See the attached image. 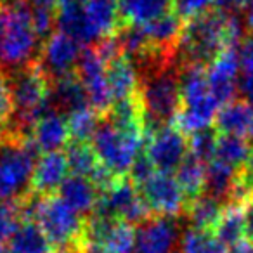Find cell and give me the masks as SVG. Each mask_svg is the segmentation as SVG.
<instances>
[{"label":"cell","mask_w":253,"mask_h":253,"mask_svg":"<svg viewBox=\"0 0 253 253\" xmlns=\"http://www.w3.org/2000/svg\"><path fill=\"white\" fill-rule=\"evenodd\" d=\"M224 208L225 203L218 201L217 198L210 196V194L203 193L196 200L187 203L186 213L191 220V227L200 229V231L213 232V229L217 227L218 220H220L222 213H224Z\"/></svg>","instance_id":"25"},{"label":"cell","mask_w":253,"mask_h":253,"mask_svg":"<svg viewBox=\"0 0 253 253\" xmlns=\"http://www.w3.org/2000/svg\"><path fill=\"white\" fill-rule=\"evenodd\" d=\"M180 111L173 125L189 137L194 132L211 126L220 104L211 94L208 84L207 68L203 66H180Z\"/></svg>","instance_id":"4"},{"label":"cell","mask_w":253,"mask_h":253,"mask_svg":"<svg viewBox=\"0 0 253 253\" xmlns=\"http://www.w3.org/2000/svg\"><path fill=\"white\" fill-rule=\"evenodd\" d=\"M217 239L231 250L238 243L245 241V215H243V205H225L224 213L218 220L217 227L213 229Z\"/></svg>","instance_id":"28"},{"label":"cell","mask_w":253,"mask_h":253,"mask_svg":"<svg viewBox=\"0 0 253 253\" xmlns=\"http://www.w3.org/2000/svg\"><path fill=\"white\" fill-rule=\"evenodd\" d=\"M239 56L236 49H227L208 64L207 77L211 94L222 106L234 101L239 80Z\"/></svg>","instance_id":"15"},{"label":"cell","mask_w":253,"mask_h":253,"mask_svg":"<svg viewBox=\"0 0 253 253\" xmlns=\"http://www.w3.org/2000/svg\"><path fill=\"white\" fill-rule=\"evenodd\" d=\"M239 179H241V182L245 184L250 191H253V146H252V153H250L248 162H246V165L243 167V170L239 172Z\"/></svg>","instance_id":"39"},{"label":"cell","mask_w":253,"mask_h":253,"mask_svg":"<svg viewBox=\"0 0 253 253\" xmlns=\"http://www.w3.org/2000/svg\"><path fill=\"white\" fill-rule=\"evenodd\" d=\"M50 104L64 116L82 108H87V92L77 73L68 75L50 84Z\"/></svg>","instance_id":"22"},{"label":"cell","mask_w":253,"mask_h":253,"mask_svg":"<svg viewBox=\"0 0 253 253\" xmlns=\"http://www.w3.org/2000/svg\"><path fill=\"white\" fill-rule=\"evenodd\" d=\"M11 253H54V246L45 238L43 231L37 222L21 220L18 222L11 239Z\"/></svg>","instance_id":"24"},{"label":"cell","mask_w":253,"mask_h":253,"mask_svg":"<svg viewBox=\"0 0 253 253\" xmlns=\"http://www.w3.org/2000/svg\"><path fill=\"white\" fill-rule=\"evenodd\" d=\"M179 225L175 218L151 215L135 225L134 253H175Z\"/></svg>","instance_id":"14"},{"label":"cell","mask_w":253,"mask_h":253,"mask_svg":"<svg viewBox=\"0 0 253 253\" xmlns=\"http://www.w3.org/2000/svg\"><path fill=\"white\" fill-rule=\"evenodd\" d=\"M68 175H70V169L63 151L43 153L39 156L33 169L32 191L39 196L57 194L61 184L68 179Z\"/></svg>","instance_id":"17"},{"label":"cell","mask_w":253,"mask_h":253,"mask_svg":"<svg viewBox=\"0 0 253 253\" xmlns=\"http://www.w3.org/2000/svg\"><path fill=\"white\" fill-rule=\"evenodd\" d=\"M40 37L23 0L0 4V71L11 75L37 63Z\"/></svg>","instance_id":"2"},{"label":"cell","mask_w":253,"mask_h":253,"mask_svg":"<svg viewBox=\"0 0 253 253\" xmlns=\"http://www.w3.org/2000/svg\"><path fill=\"white\" fill-rule=\"evenodd\" d=\"M137 189L151 215L175 218L186 211L187 200L177 179L170 173L155 172L139 184Z\"/></svg>","instance_id":"11"},{"label":"cell","mask_w":253,"mask_h":253,"mask_svg":"<svg viewBox=\"0 0 253 253\" xmlns=\"http://www.w3.org/2000/svg\"><path fill=\"white\" fill-rule=\"evenodd\" d=\"M229 253H253V245L245 239V241H241L236 246H232V248L229 250Z\"/></svg>","instance_id":"40"},{"label":"cell","mask_w":253,"mask_h":253,"mask_svg":"<svg viewBox=\"0 0 253 253\" xmlns=\"http://www.w3.org/2000/svg\"><path fill=\"white\" fill-rule=\"evenodd\" d=\"M39 156L30 137L0 135V201L18 203L32 193L33 169Z\"/></svg>","instance_id":"5"},{"label":"cell","mask_w":253,"mask_h":253,"mask_svg":"<svg viewBox=\"0 0 253 253\" xmlns=\"http://www.w3.org/2000/svg\"><path fill=\"white\" fill-rule=\"evenodd\" d=\"M252 153V146L246 139L236 137V135H220L218 134L217 149H215L213 160L222 165H227L231 169L241 172L246 165Z\"/></svg>","instance_id":"29"},{"label":"cell","mask_w":253,"mask_h":253,"mask_svg":"<svg viewBox=\"0 0 253 253\" xmlns=\"http://www.w3.org/2000/svg\"><path fill=\"white\" fill-rule=\"evenodd\" d=\"M218 132L211 126L203 128V130L194 132L189 137V155H193L201 163L208 165L213 160L215 149H217Z\"/></svg>","instance_id":"33"},{"label":"cell","mask_w":253,"mask_h":253,"mask_svg":"<svg viewBox=\"0 0 253 253\" xmlns=\"http://www.w3.org/2000/svg\"><path fill=\"white\" fill-rule=\"evenodd\" d=\"M85 243L109 253H134L135 227L118 218L92 215L85 225Z\"/></svg>","instance_id":"13"},{"label":"cell","mask_w":253,"mask_h":253,"mask_svg":"<svg viewBox=\"0 0 253 253\" xmlns=\"http://www.w3.org/2000/svg\"><path fill=\"white\" fill-rule=\"evenodd\" d=\"M57 196L78 215L88 218L95 210L99 189L88 179L78 175H68V179L61 184Z\"/></svg>","instance_id":"21"},{"label":"cell","mask_w":253,"mask_h":253,"mask_svg":"<svg viewBox=\"0 0 253 253\" xmlns=\"http://www.w3.org/2000/svg\"><path fill=\"white\" fill-rule=\"evenodd\" d=\"M84 14L97 43L115 37L123 26L120 0H87L84 4Z\"/></svg>","instance_id":"18"},{"label":"cell","mask_w":253,"mask_h":253,"mask_svg":"<svg viewBox=\"0 0 253 253\" xmlns=\"http://www.w3.org/2000/svg\"><path fill=\"white\" fill-rule=\"evenodd\" d=\"M173 177L179 182L180 189H182L184 196H186L187 203L196 200L198 196L205 193V186H207V165L196 160L193 155H187L184 163L179 167Z\"/></svg>","instance_id":"27"},{"label":"cell","mask_w":253,"mask_h":253,"mask_svg":"<svg viewBox=\"0 0 253 253\" xmlns=\"http://www.w3.org/2000/svg\"><path fill=\"white\" fill-rule=\"evenodd\" d=\"M40 225L54 250H84L87 218L71 210L57 194L42 196L35 213Z\"/></svg>","instance_id":"6"},{"label":"cell","mask_w":253,"mask_h":253,"mask_svg":"<svg viewBox=\"0 0 253 253\" xmlns=\"http://www.w3.org/2000/svg\"><path fill=\"white\" fill-rule=\"evenodd\" d=\"M19 222L16 203H4L0 201V248L11 239L16 225Z\"/></svg>","instance_id":"35"},{"label":"cell","mask_w":253,"mask_h":253,"mask_svg":"<svg viewBox=\"0 0 253 253\" xmlns=\"http://www.w3.org/2000/svg\"><path fill=\"white\" fill-rule=\"evenodd\" d=\"M92 149L106 170L116 179L128 177L135 158L144 151V135L130 134L116 128L108 118H101L90 139Z\"/></svg>","instance_id":"7"},{"label":"cell","mask_w":253,"mask_h":253,"mask_svg":"<svg viewBox=\"0 0 253 253\" xmlns=\"http://www.w3.org/2000/svg\"><path fill=\"white\" fill-rule=\"evenodd\" d=\"M241 37V21L234 14L211 9L184 21L175 59L182 66L207 68L224 50L236 49Z\"/></svg>","instance_id":"1"},{"label":"cell","mask_w":253,"mask_h":253,"mask_svg":"<svg viewBox=\"0 0 253 253\" xmlns=\"http://www.w3.org/2000/svg\"><path fill=\"white\" fill-rule=\"evenodd\" d=\"M246 23L253 32V0H246Z\"/></svg>","instance_id":"42"},{"label":"cell","mask_w":253,"mask_h":253,"mask_svg":"<svg viewBox=\"0 0 253 253\" xmlns=\"http://www.w3.org/2000/svg\"><path fill=\"white\" fill-rule=\"evenodd\" d=\"M144 153L156 172L173 175L189 155V137L173 123L162 126L146 137Z\"/></svg>","instance_id":"9"},{"label":"cell","mask_w":253,"mask_h":253,"mask_svg":"<svg viewBox=\"0 0 253 253\" xmlns=\"http://www.w3.org/2000/svg\"><path fill=\"white\" fill-rule=\"evenodd\" d=\"M14 116V101H12L11 85H9L7 75L0 71V130L11 123Z\"/></svg>","instance_id":"36"},{"label":"cell","mask_w":253,"mask_h":253,"mask_svg":"<svg viewBox=\"0 0 253 253\" xmlns=\"http://www.w3.org/2000/svg\"><path fill=\"white\" fill-rule=\"evenodd\" d=\"M0 253H11V250H5V248H0Z\"/></svg>","instance_id":"46"},{"label":"cell","mask_w":253,"mask_h":253,"mask_svg":"<svg viewBox=\"0 0 253 253\" xmlns=\"http://www.w3.org/2000/svg\"><path fill=\"white\" fill-rule=\"evenodd\" d=\"M87 0H57V11L64 7H80Z\"/></svg>","instance_id":"41"},{"label":"cell","mask_w":253,"mask_h":253,"mask_svg":"<svg viewBox=\"0 0 253 253\" xmlns=\"http://www.w3.org/2000/svg\"><path fill=\"white\" fill-rule=\"evenodd\" d=\"M170 11H175V0H120L123 25H148Z\"/></svg>","instance_id":"23"},{"label":"cell","mask_w":253,"mask_h":253,"mask_svg":"<svg viewBox=\"0 0 253 253\" xmlns=\"http://www.w3.org/2000/svg\"><path fill=\"white\" fill-rule=\"evenodd\" d=\"M139 97L144 109V141L158 128L172 125L180 111V84L175 64L139 71Z\"/></svg>","instance_id":"3"},{"label":"cell","mask_w":253,"mask_h":253,"mask_svg":"<svg viewBox=\"0 0 253 253\" xmlns=\"http://www.w3.org/2000/svg\"><path fill=\"white\" fill-rule=\"evenodd\" d=\"M32 14V23L40 40H45L57 26V0H23Z\"/></svg>","instance_id":"30"},{"label":"cell","mask_w":253,"mask_h":253,"mask_svg":"<svg viewBox=\"0 0 253 253\" xmlns=\"http://www.w3.org/2000/svg\"><path fill=\"white\" fill-rule=\"evenodd\" d=\"M63 153L66 156L70 175H78V177H84V179L92 180V177L102 167L99 163L95 151L92 149L90 142L70 141Z\"/></svg>","instance_id":"26"},{"label":"cell","mask_w":253,"mask_h":253,"mask_svg":"<svg viewBox=\"0 0 253 253\" xmlns=\"http://www.w3.org/2000/svg\"><path fill=\"white\" fill-rule=\"evenodd\" d=\"M215 130L220 135L253 137V101H232L222 106L215 116Z\"/></svg>","instance_id":"20"},{"label":"cell","mask_w":253,"mask_h":253,"mask_svg":"<svg viewBox=\"0 0 253 253\" xmlns=\"http://www.w3.org/2000/svg\"><path fill=\"white\" fill-rule=\"evenodd\" d=\"M30 139L35 144V148L39 149L40 155L63 151L68 146V142L71 141L66 116L61 115L56 109L45 111L32 126Z\"/></svg>","instance_id":"16"},{"label":"cell","mask_w":253,"mask_h":253,"mask_svg":"<svg viewBox=\"0 0 253 253\" xmlns=\"http://www.w3.org/2000/svg\"><path fill=\"white\" fill-rule=\"evenodd\" d=\"M77 75L87 92L88 106L104 118L113 106V95L106 80V63L101 59L94 47H87L85 50H82Z\"/></svg>","instance_id":"12"},{"label":"cell","mask_w":253,"mask_h":253,"mask_svg":"<svg viewBox=\"0 0 253 253\" xmlns=\"http://www.w3.org/2000/svg\"><path fill=\"white\" fill-rule=\"evenodd\" d=\"M92 215L118 218L134 227L151 217L148 207L139 194L137 186L128 177L115 180L108 189L99 191L97 203Z\"/></svg>","instance_id":"8"},{"label":"cell","mask_w":253,"mask_h":253,"mask_svg":"<svg viewBox=\"0 0 253 253\" xmlns=\"http://www.w3.org/2000/svg\"><path fill=\"white\" fill-rule=\"evenodd\" d=\"M101 118L102 116H99L90 106L66 115L68 130H70L71 141L90 142V139H92V135H94L95 128H97L99 122H101Z\"/></svg>","instance_id":"32"},{"label":"cell","mask_w":253,"mask_h":253,"mask_svg":"<svg viewBox=\"0 0 253 253\" xmlns=\"http://www.w3.org/2000/svg\"><path fill=\"white\" fill-rule=\"evenodd\" d=\"M54 253H82V250H56Z\"/></svg>","instance_id":"44"},{"label":"cell","mask_w":253,"mask_h":253,"mask_svg":"<svg viewBox=\"0 0 253 253\" xmlns=\"http://www.w3.org/2000/svg\"><path fill=\"white\" fill-rule=\"evenodd\" d=\"M180 253H229V250L213 232L191 227L180 238Z\"/></svg>","instance_id":"31"},{"label":"cell","mask_w":253,"mask_h":253,"mask_svg":"<svg viewBox=\"0 0 253 253\" xmlns=\"http://www.w3.org/2000/svg\"><path fill=\"white\" fill-rule=\"evenodd\" d=\"M106 80H108L109 90H111L113 102L134 97L139 94V87H141L139 70L134 61L126 57L125 54H120L118 57L106 64Z\"/></svg>","instance_id":"19"},{"label":"cell","mask_w":253,"mask_h":253,"mask_svg":"<svg viewBox=\"0 0 253 253\" xmlns=\"http://www.w3.org/2000/svg\"><path fill=\"white\" fill-rule=\"evenodd\" d=\"M80 57V43L75 42L66 33L56 30L43 40V45L40 47V54L37 57V66L52 84L63 77L77 73Z\"/></svg>","instance_id":"10"},{"label":"cell","mask_w":253,"mask_h":253,"mask_svg":"<svg viewBox=\"0 0 253 253\" xmlns=\"http://www.w3.org/2000/svg\"><path fill=\"white\" fill-rule=\"evenodd\" d=\"M239 56V70L241 77L238 80V90L246 97V101H253V35L243 40Z\"/></svg>","instance_id":"34"},{"label":"cell","mask_w":253,"mask_h":253,"mask_svg":"<svg viewBox=\"0 0 253 253\" xmlns=\"http://www.w3.org/2000/svg\"><path fill=\"white\" fill-rule=\"evenodd\" d=\"M14 2H19V0H0V4H14Z\"/></svg>","instance_id":"45"},{"label":"cell","mask_w":253,"mask_h":253,"mask_svg":"<svg viewBox=\"0 0 253 253\" xmlns=\"http://www.w3.org/2000/svg\"><path fill=\"white\" fill-rule=\"evenodd\" d=\"M243 215H245V239L253 245V198L243 205Z\"/></svg>","instance_id":"37"},{"label":"cell","mask_w":253,"mask_h":253,"mask_svg":"<svg viewBox=\"0 0 253 253\" xmlns=\"http://www.w3.org/2000/svg\"><path fill=\"white\" fill-rule=\"evenodd\" d=\"M82 253H109L106 252L104 248H101V246H95V245H85L84 250H82Z\"/></svg>","instance_id":"43"},{"label":"cell","mask_w":253,"mask_h":253,"mask_svg":"<svg viewBox=\"0 0 253 253\" xmlns=\"http://www.w3.org/2000/svg\"><path fill=\"white\" fill-rule=\"evenodd\" d=\"M246 7V0H215V9L234 14L236 11Z\"/></svg>","instance_id":"38"}]
</instances>
